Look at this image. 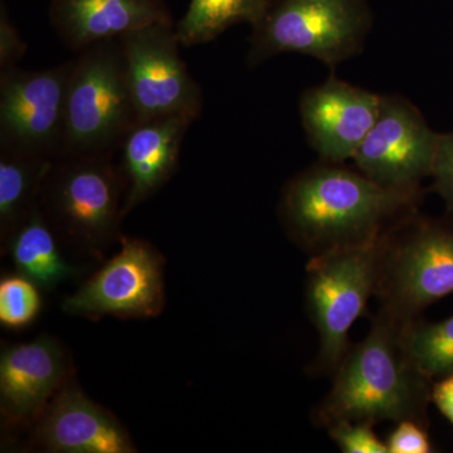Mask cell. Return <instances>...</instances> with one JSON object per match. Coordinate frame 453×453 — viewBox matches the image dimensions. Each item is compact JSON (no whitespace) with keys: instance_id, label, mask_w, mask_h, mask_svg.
<instances>
[{"instance_id":"1","label":"cell","mask_w":453,"mask_h":453,"mask_svg":"<svg viewBox=\"0 0 453 453\" xmlns=\"http://www.w3.org/2000/svg\"><path fill=\"white\" fill-rule=\"evenodd\" d=\"M419 195L326 163L292 179L283 190L280 216L291 237L318 255L380 240L389 222L414 210Z\"/></svg>"},{"instance_id":"2","label":"cell","mask_w":453,"mask_h":453,"mask_svg":"<svg viewBox=\"0 0 453 453\" xmlns=\"http://www.w3.org/2000/svg\"><path fill=\"white\" fill-rule=\"evenodd\" d=\"M404 324L380 310L366 338L349 349L336 369L333 388L316 414L319 425L423 421L432 387L405 354Z\"/></svg>"},{"instance_id":"3","label":"cell","mask_w":453,"mask_h":453,"mask_svg":"<svg viewBox=\"0 0 453 453\" xmlns=\"http://www.w3.org/2000/svg\"><path fill=\"white\" fill-rule=\"evenodd\" d=\"M112 154L58 157L38 199L56 234L98 259L120 237L127 195L124 173Z\"/></svg>"},{"instance_id":"4","label":"cell","mask_w":453,"mask_h":453,"mask_svg":"<svg viewBox=\"0 0 453 453\" xmlns=\"http://www.w3.org/2000/svg\"><path fill=\"white\" fill-rule=\"evenodd\" d=\"M138 122L119 40L97 42L73 61L61 157L113 153Z\"/></svg>"},{"instance_id":"5","label":"cell","mask_w":453,"mask_h":453,"mask_svg":"<svg viewBox=\"0 0 453 453\" xmlns=\"http://www.w3.org/2000/svg\"><path fill=\"white\" fill-rule=\"evenodd\" d=\"M371 26L366 0H268L253 26L247 64L295 52L335 67L362 50Z\"/></svg>"},{"instance_id":"6","label":"cell","mask_w":453,"mask_h":453,"mask_svg":"<svg viewBox=\"0 0 453 453\" xmlns=\"http://www.w3.org/2000/svg\"><path fill=\"white\" fill-rule=\"evenodd\" d=\"M386 234L312 255L306 266V303L320 340L319 360L330 372L347 356L351 326L377 294Z\"/></svg>"},{"instance_id":"7","label":"cell","mask_w":453,"mask_h":453,"mask_svg":"<svg viewBox=\"0 0 453 453\" xmlns=\"http://www.w3.org/2000/svg\"><path fill=\"white\" fill-rule=\"evenodd\" d=\"M449 294L453 228L414 222L399 238L386 234L377 288L381 309L407 323Z\"/></svg>"},{"instance_id":"8","label":"cell","mask_w":453,"mask_h":453,"mask_svg":"<svg viewBox=\"0 0 453 453\" xmlns=\"http://www.w3.org/2000/svg\"><path fill=\"white\" fill-rule=\"evenodd\" d=\"M73 61L43 71L4 68L0 74L2 150L56 160L64 149L65 100Z\"/></svg>"},{"instance_id":"9","label":"cell","mask_w":453,"mask_h":453,"mask_svg":"<svg viewBox=\"0 0 453 453\" xmlns=\"http://www.w3.org/2000/svg\"><path fill=\"white\" fill-rule=\"evenodd\" d=\"M138 122L189 116L202 110V92L179 55L173 23L135 29L118 38Z\"/></svg>"},{"instance_id":"10","label":"cell","mask_w":453,"mask_h":453,"mask_svg":"<svg viewBox=\"0 0 453 453\" xmlns=\"http://www.w3.org/2000/svg\"><path fill=\"white\" fill-rule=\"evenodd\" d=\"M164 259L151 244L121 237L120 251L71 296L62 309L88 319L155 318L165 303Z\"/></svg>"},{"instance_id":"11","label":"cell","mask_w":453,"mask_h":453,"mask_svg":"<svg viewBox=\"0 0 453 453\" xmlns=\"http://www.w3.org/2000/svg\"><path fill=\"white\" fill-rule=\"evenodd\" d=\"M438 135L407 98L381 96L377 120L353 160L380 186L419 190L431 177Z\"/></svg>"},{"instance_id":"12","label":"cell","mask_w":453,"mask_h":453,"mask_svg":"<svg viewBox=\"0 0 453 453\" xmlns=\"http://www.w3.org/2000/svg\"><path fill=\"white\" fill-rule=\"evenodd\" d=\"M380 98L334 76L303 92L301 121L310 145L325 163L353 159L377 120Z\"/></svg>"},{"instance_id":"13","label":"cell","mask_w":453,"mask_h":453,"mask_svg":"<svg viewBox=\"0 0 453 453\" xmlns=\"http://www.w3.org/2000/svg\"><path fill=\"white\" fill-rule=\"evenodd\" d=\"M68 378L64 348L49 336L9 345L0 356V408L8 425L37 421Z\"/></svg>"},{"instance_id":"14","label":"cell","mask_w":453,"mask_h":453,"mask_svg":"<svg viewBox=\"0 0 453 453\" xmlns=\"http://www.w3.org/2000/svg\"><path fill=\"white\" fill-rule=\"evenodd\" d=\"M35 442L46 452L133 453L127 429L67 380L37 419Z\"/></svg>"},{"instance_id":"15","label":"cell","mask_w":453,"mask_h":453,"mask_svg":"<svg viewBox=\"0 0 453 453\" xmlns=\"http://www.w3.org/2000/svg\"><path fill=\"white\" fill-rule=\"evenodd\" d=\"M195 120L189 116H166L136 122L131 127L120 145V165L127 181L122 219L174 174L181 142Z\"/></svg>"},{"instance_id":"16","label":"cell","mask_w":453,"mask_h":453,"mask_svg":"<svg viewBox=\"0 0 453 453\" xmlns=\"http://www.w3.org/2000/svg\"><path fill=\"white\" fill-rule=\"evenodd\" d=\"M50 18L62 42L76 52L155 23H172L162 0H53Z\"/></svg>"},{"instance_id":"17","label":"cell","mask_w":453,"mask_h":453,"mask_svg":"<svg viewBox=\"0 0 453 453\" xmlns=\"http://www.w3.org/2000/svg\"><path fill=\"white\" fill-rule=\"evenodd\" d=\"M7 251L19 275L43 290H53L59 283L82 273V268L68 264L62 256L55 229L44 216L40 203L5 241Z\"/></svg>"},{"instance_id":"18","label":"cell","mask_w":453,"mask_h":453,"mask_svg":"<svg viewBox=\"0 0 453 453\" xmlns=\"http://www.w3.org/2000/svg\"><path fill=\"white\" fill-rule=\"evenodd\" d=\"M55 160L2 150L0 154V234L2 240L26 219L40 199L44 179Z\"/></svg>"},{"instance_id":"19","label":"cell","mask_w":453,"mask_h":453,"mask_svg":"<svg viewBox=\"0 0 453 453\" xmlns=\"http://www.w3.org/2000/svg\"><path fill=\"white\" fill-rule=\"evenodd\" d=\"M267 5L268 0H192L175 32L184 46L208 43L229 27L257 25Z\"/></svg>"},{"instance_id":"20","label":"cell","mask_w":453,"mask_h":453,"mask_svg":"<svg viewBox=\"0 0 453 453\" xmlns=\"http://www.w3.org/2000/svg\"><path fill=\"white\" fill-rule=\"evenodd\" d=\"M402 344L414 368L429 380L453 372V316L436 324L407 321Z\"/></svg>"},{"instance_id":"21","label":"cell","mask_w":453,"mask_h":453,"mask_svg":"<svg viewBox=\"0 0 453 453\" xmlns=\"http://www.w3.org/2000/svg\"><path fill=\"white\" fill-rule=\"evenodd\" d=\"M38 286L19 275L3 277L0 282V323L8 329H20L32 323L41 311Z\"/></svg>"},{"instance_id":"22","label":"cell","mask_w":453,"mask_h":453,"mask_svg":"<svg viewBox=\"0 0 453 453\" xmlns=\"http://www.w3.org/2000/svg\"><path fill=\"white\" fill-rule=\"evenodd\" d=\"M330 437L345 453H388L384 441L372 431L369 422L339 421L329 427Z\"/></svg>"},{"instance_id":"23","label":"cell","mask_w":453,"mask_h":453,"mask_svg":"<svg viewBox=\"0 0 453 453\" xmlns=\"http://www.w3.org/2000/svg\"><path fill=\"white\" fill-rule=\"evenodd\" d=\"M431 177H434V190L453 211V133L438 135Z\"/></svg>"},{"instance_id":"24","label":"cell","mask_w":453,"mask_h":453,"mask_svg":"<svg viewBox=\"0 0 453 453\" xmlns=\"http://www.w3.org/2000/svg\"><path fill=\"white\" fill-rule=\"evenodd\" d=\"M388 453H429L432 449L431 440L422 422L416 419H403L396 423L386 441Z\"/></svg>"},{"instance_id":"25","label":"cell","mask_w":453,"mask_h":453,"mask_svg":"<svg viewBox=\"0 0 453 453\" xmlns=\"http://www.w3.org/2000/svg\"><path fill=\"white\" fill-rule=\"evenodd\" d=\"M27 46L4 9L0 14V67H14L25 56Z\"/></svg>"},{"instance_id":"26","label":"cell","mask_w":453,"mask_h":453,"mask_svg":"<svg viewBox=\"0 0 453 453\" xmlns=\"http://www.w3.org/2000/svg\"><path fill=\"white\" fill-rule=\"evenodd\" d=\"M431 399L438 411L453 425V372L432 386Z\"/></svg>"}]
</instances>
